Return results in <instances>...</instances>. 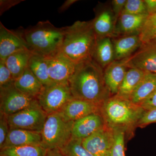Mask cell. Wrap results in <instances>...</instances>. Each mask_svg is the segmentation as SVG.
Instances as JSON below:
<instances>
[{"label":"cell","instance_id":"21","mask_svg":"<svg viewBox=\"0 0 156 156\" xmlns=\"http://www.w3.org/2000/svg\"><path fill=\"white\" fill-rule=\"evenodd\" d=\"M14 86L24 95L36 98L44 87L28 67L22 75L15 80Z\"/></svg>","mask_w":156,"mask_h":156},{"label":"cell","instance_id":"26","mask_svg":"<svg viewBox=\"0 0 156 156\" xmlns=\"http://www.w3.org/2000/svg\"><path fill=\"white\" fill-rule=\"evenodd\" d=\"M47 151L41 146L14 147L1 150L0 156H45Z\"/></svg>","mask_w":156,"mask_h":156},{"label":"cell","instance_id":"8","mask_svg":"<svg viewBox=\"0 0 156 156\" xmlns=\"http://www.w3.org/2000/svg\"><path fill=\"white\" fill-rule=\"evenodd\" d=\"M122 60L128 68L156 74V39L143 43L134 54Z\"/></svg>","mask_w":156,"mask_h":156},{"label":"cell","instance_id":"12","mask_svg":"<svg viewBox=\"0 0 156 156\" xmlns=\"http://www.w3.org/2000/svg\"><path fill=\"white\" fill-rule=\"evenodd\" d=\"M114 139L112 128L105 125L91 136L83 140L82 144L94 156H109Z\"/></svg>","mask_w":156,"mask_h":156},{"label":"cell","instance_id":"11","mask_svg":"<svg viewBox=\"0 0 156 156\" xmlns=\"http://www.w3.org/2000/svg\"><path fill=\"white\" fill-rule=\"evenodd\" d=\"M36 99L24 95L14 86L0 89V112L14 114L30 106Z\"/></svg>","mask_w":156,"mask_h":156},{"label":"cell","instance_id":"16","mask_svg":"<svg viewBox=\"0 0 156 156\" xmlns=\"http://www.w3.org/2000/svg\"><path fill=\"white\" fill-rule=\"evenodd\" d=\"M41 132L13 128L10 129L5 141L1 150L14 147L41 146Z\"/></svg>","mask_w":156,"mask_h":156},{"label":"cell","instance_id":"22","mask_svg":"<svg viewBox=\"0 0 156 156\" xmlns=\"http://www.w3.org/2000/svg\"><path fill=\"white\" fill-rule=\"evenodd\" d=\"M33 53L29 50H20L12 53L6 58V66L15 80L28 68L29 62Z\"/></svg>","mask_w":156,"mask_h":156},{"label":"cell","instance_id":"19","mask_svg":"<svg viewBox=\"0 0 156 156\" xmlns=\"http://www.w3.org/2000/svg\"><path fill=\"white\" fill-rule=\"evenodd\" d=\"M115 52V60L128 58L139 49L142 42L139 35L122 36L112 38Z\"/></svg>","mask_w":156,"mask_h":156},{"label":"cell","instance_id":"29","mask_svg":"<svg viewBox=\"0 0 156 156\" xmlns=\"http://www.w3.org/2000/svg\"><path fill=\"white\" fill-rule=\"evenodd\" d=\"M113 129L114 131V139L109 154V156H126L125 155L126 132L122 129Z\"/></svg>","mask_w":156,"mask_h":156},{"label":"cell","instance_id":"10","mask_svg":"<svg viewBox=\"0 0 156 156\" xmlns=\"http://www.w3.org/2000/svg\"><path fill=\"white\" fill-rule=\"evenodd\" d=\"M45 58L51 80L57 83L69 84L77 64L60 52Z\"/></svg>","mask_w":156,"mask_h":156},{"label":"cell","instance_id":"34","mask_svg":"<svg viewBox=\"0 0 156 156\" xmlns=\"http://www.w3.org/2000/svg\"><path fill=\"white\" fill-rule=\"evenodd\" d=\"M126 1L127 0H113L111 2L112 10L116 19L117 22L123 12Z\"/></svg>","mask_w":156,"mask_h":156},{"label":"cell","instance_id":"24","mask_svg":"<svg viewBox=\"0 0 156 156\" xmlns=\"http://www.w3.org/2000/svg\"><path fill=\"white\" fill-rule=\"evenodd\" d=\"M145 73L137 69L128 68L116 95L130 99L131 95L142 80Z\"/></svg>","mask_w":156,"mask_h":156},{"label":"cell","instance_id":"31","mask_svg":"<svg viewBox=\"0 0 156 156\" xmlns=\"http://www.w3.org/2000/svg\"><path fill=\"white\" fill-rule=\"evenodd\" d=\"M14 80L5 61L0 60V89L14 86Z\"/></svg>","mask_w":156,"mask_h":156},{"label":"cell","instance_id":"39","mask_svg":"<svg viewBox=\"0 0 156 156\" xmlns=\"http://www.w3.org/2000/svg\"><path fill=\"white\" fill-rule=\"evenodd\" d=\"M77 1H75V0H68V1H66V2L63 4V5L60 7V9H59L60 12H62V11H66V10L68 9L70 6L71 5L77 2Z\"/></svg>","mask_w":156,"mask_h":156},{"label":"cell","instance_id":"6","mask_svg":"<svg viewBox=\"0 0 156 156\" xmlns=\"http://www.w3.org/2000/svg\"><path fill=\"white\" fill-rule=\"evenodd\" d=\"M73 98L69 84L55 83L43 87L36 98L39 104L48 115L59 112Z\"/></svg>","mask_w":156,"mask_h":156},{"label":"cell","instance_id":"1","mask_svg":"<svg viewBox=\"0 0 156 156\" xmlns=\"http://www.w3.org/2000/svg\"><path fill=\"white\" fill-rule=\"evenodd\" d=\"M69 84L76 99L101 105L112 96L105 82L103 69L92 58L77 64Z\"/></svg>","mask_w":156,"mask_h":156},{"label":"cell","instance_id":"23","mask_svg":"<svg viewBox=\"0 0 156 156\" xmlns=\"http://www.w3.org/2000/svg\"><path fill=\"white\" fill-rule=\"evenodd\" d=\"M156 90V74L145 73L144 76L131 95L130 100L140 105Z\"/></svg>","mask_w":156,"mask_h":156},{"label":"cell","instance_id":"5","mask_svg":"<svg viewBox=\"0 0 156 156\" xmlns=\"http://www.w3.org/2000/svg\"><path fill=\"white\" fill-rule=\"evenodd\" d=\"M73 123L65 119L58 113L48 115L41 131V146L47 150L63 147L71 139Z\"/></svg>","mask_w":156,"mask_h":156},{"label":"cell","instance_id":"37","mask_svg":"<svg viewBox=\"0 0 156 156\" xmlns=\"http://www.w3.org/2000/svg\"><path fill=\"white\" fill-rule=\"evenodd\" d=\"M20 1H1V12H4L9 9V8L15 5Z\"/></svg>","mask_w":156,"mask_h":156},{"label":"cell","instance_id":"33","mask_svg":"<svg viewBox=\"0 0 156 156\" xmlns=\"http://www.w3.org/2000/svg\"><path fill=\"white\" fill-rule=\"evenodd\" d=\"M153 123H156V109L145 111L137 123L136 127L144 128Z\"/></svg>","mask_w":156,"mask_h":156},{"label":"cell","instance_id":"25","mask_svg":"<svg viewBox=\"0 0 156 156\" xmlns=\"http://www.w3.org/2000/svg\"><path fill=\"white\" fill-rule=\"evenodd\" d=\"M28 67L44 87L53 83L48 73V64L44 56L33 53L29 62Z\"/></svg>","mask_w":156,"mask_h":156},{"label":"cell","instance_id":"15","mask_svg":"<svg viewBox=\"0 0 156 156\" xmlns=\"http://www.w3.org/2000/svg\"><path fill=\"white\" fill-rule=\"evenodd\" d=\"M101 113L92 114L74 121L72 138L83 140L105 126Z\"/></svg>","mask_w":156,"mask_h":156},{"label":"cell","instance_id":"20","mask_svg":"<svg viewBox=\"0 0 156 156\" xmlns=\"http://www.w3.org/2000/svg\"><path fill=\"white\" fill-rule=\"evenodd\" d=\"M92 58L104 69L115 61V52L112 38H97Z\"/></svg>","mask_w":156,"mask_h":156},{"label":"cell","instance_id":"9","mask_svg":"<svg viewBox=\"0 0 156 156\" xmlns=\"http://www.w3.org/2000/svg\"><path fill=\"white\" fill-rule=\"evenodd\" d=\"M95 10V18L91 21L97 37H115L117 20L111 3H99Z\"/></svg>","mask_w":156,"mask_h":156},{"label":"cell","instance_id":"4","mask_svg":"<svg viewBox=\"0 0 156 156\" xmlns=\"http://www.w3.org/2000/svg\"><path fill=\"white\" fill-rule=\"evenodd\" d=\"M24 37L30 50L47 57L60 51L64 30L63 27L57 28L47 20L39 22L33 27L24 30Z\"/></svg>","mask_w":156,"mask_h":156},{"label":"cell","instance_id":"13","mask_svg":"<svg viewBox=\"0 0 156 156\" xmlns=\"http://www.w3.org/2000/svg\"><path fill=\"white\" fill-rule=\"evenodd\" d=\"M29 50L23 32L10 30L0 23V60L5 61L12 53Z\"/></svg>","mask_w":156,"mask_h":156},{"label":"cell","instance_id":"3","mask_svg":"<svg viewBox=\"0 0 156 156\" xmlns=\"http://www.w3.org/2000/svg\"><path fill=\"white\" fill-rule=\"evenodd\" d=\"M145 112L130 99L117 95L109 98L100 106V113L105 124L112 129H122L126 134L136 127Z\"/></svg>","mask_w":156,"mask_h":156},{"label":"cell","instance_id":"17","mask_svg":"<svg viewBox=\"0 0 156 156\" xmlns=\"http://www.w3.org/2000/svg\"><path fill=\"white\" fill-rule=\"evenodd\" d=\"M148 16V14L134 15L122 12L117 20L115 37L139 35Z\"/></svg>","mask_w":156,"mask_h":156},{"label":"cell","instance_id":"7","mask_svg":"<svg viewBox=\"0 0 156 156\" xmlns=\"http://www.w3.org/2000/svg\"><path fill=\"white\" fill-rule=\"evenodd\" d=\"M48 115L36 99L30 106L7 118L10 129L41 132Z\"/></svg>","mask_w":156,"mask_h":156},{"label":"cell","instance_id":"35","mask_svg":"<svg viewBox=\"0 0 156 156\" xmlns=\"http://www.w3.org/2000/svg\"><path fill=\"white\" fill-rule=\"evenodd\" d=\"M145 111L156 109V90L150 97L140 105Z\"/></svg>","mask_w":156,"mask_h":156},{"label":"cell","instance_id":"36","mask_svg":"<svg viewBox=\"0 0 156 156\" xmlns=\"http://www.w3.org/2000/svg\"><path fill=\"white\" fill-rule=\"evenodd\" d=\"M149 15L156 13V0H144Z\"/></svg>","mask_w":156,"mask_h":156},{"label":"cell","instance_id":"28","mask_svg":"<svg viewBox=\"0 0 156 156\" xmlns=\"http://www.w3.org/2000/svg\"><path fill=\"white\" fill-rule=\"evenodd\" d=\"M139 37L142 44L156 39V13L149 15L140 31Z\"/></svg>","mask_w":156,"mask_h":156},{"label":"cell","instance_id":"38","mask_svg":"<svg viewBox=\"0 0 156 156\" xmlns=\"http://www.w3.org/2000/svg\"><path fill=\"white\" fill-rule=\"evenodd\" d=\"M45 156H66L59 149L47 150Z\"/></svg>","mask_w":156,"mask_h":156},{"label":"cell","instance_id":"30","mask_svg":"<svg viewBox=\"0 0 156 156\" xmlns=\"http://www.w3.org/2000/svg\"><path fill=\"white\" fill-rule=\"evenodd\" d=\"M122 12L134 15L148 14L145 2L143 0H127Z\"/></svg>","mask_w":156,"mask_h":156},{"label":"cell","instance_id":"32","mask_svg":"<svg viewBox=\"0 0 156 156\" xmlns=\"http://www.w3.org/2000/svg\"><path fill=\"white\" fill-rule=\"evenodd\" d=\"M9 131L10 127L7 116L0 112V149L5 141Z\"/></svg>","mask_w":156,"mask_h":156},{"label":"cell","instance_id":"18","mask_svg":"<svg viewBox=\"0 0 156 156\" xmlns=\"http://www.w3.org/2000/svg\"><path fill=\"white\" fill-rule=\"evenodd\" d=\"M128 69L122 60H115L104 69L105 82L112 96L118 94Z\"/></svg>","mask_w":156,"mask_h":156},{"label":"cell","instance_id":"2","mask_svg":"<svg viewBox=\"0 0 156 156\" xmlns=\"http://www.w3.org/2000/svg\"><path fill=\"white\" fill-rule=\"evenodd\" d=\"M63 29L64 38L59 52L76 64L92 58L97 39L92 21H77Z\"/></svg>","mask_w":156,"mask_h":156},{"label":"cell","instance_id":"27","mask_svg":"<svg viewBox=\"0 0 156 156\" xmlns=\"http://www.w3.org/2000/svg\"><path fill=\"white\" fill-rule=\"evenodd\" d=\"M83 140L73 139L60 150L66 156H94L83 146Z\"/></svg>","mask_w":156,"mask_h":156},{"label":"cell","instance_id":"14","mask_svg":"<svg viewBox=\"0 0 156 156\" xmlns=\"http://www.w3.org/2000/svg\"><path fill=\"white\" fill-rule=\"evenodd\" d=\"M101 105L74 98L58 112L67 121H74L92 114L100 113Z\"/></svg>","mask_w":156,"mask_h":156}]
</instances>
